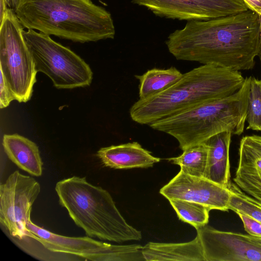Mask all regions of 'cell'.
<instances>
[{"instance_id": "obj_1", "label": "cell", "mask_w": 261, "mask_h": 261, "mask_svg": "<svg viewBox=\"0 0 261 261\" xmlns=\"http://www.w3.org/2000/svg\"><path fill=\"white\" fill-rule=\"evenodd\" d=\"M259 16L249 10L207 20L187 21L166 41L178 60L197 62L240 71L253 68L259 51Z\"/></svg>"}, {"instance_id": "obj_2", "label": "cell", "mask_w": 261, "mask_h": 261, "mask_svg": "<svg viewBox=\"0 0 261 261\" xmlns=\"http://www.w3.org/2000/svg\"><path fill=\"white\" fill-rule=\"evenodd\" d=\"M14 11L23 28L75 42L115 35L111 13L91 0H18Z\"/></svg>"}, {"instance_id": "obj_3", "label": "cell", "mask_w": 261, "mask_h": 261, "mask_svg": "<svg viewBox=\"0 0 261 261\" xmlns=\"http://www.w3.org/2000/svg\"><path fill=\"white\" fill-rule=\"evenodd\" d=\"M244 81L239 71L202 65L182 74L168 89L139 99L130 107L129 115L135 122L149 125L197 104L230 96Z\"/></svg>"}, {"instance_id": "obj_4", "label": "cell", "mask_w": 261, "mask_h": 261, "mask_svg": "<svg viewBox=\"0 0 261 261\" xmlns=\"http://www.w3.org/2000/svg\"><path fill=\"white\" fill-rule=\"evenodd\" d=\"M251 77L230 96L203 102L151 123L152 129L174 137L184 150L218 134L240 135L247 119Z\"/></svg>"}, {"instance_id": "obj_5", "label": "cell", "mask_w": 261, "mask_h": 261, "mask_svg": "<svg viewBox=\"0 0 261 261\" xmlns=\"http://www.w3.org/2000/svg\"><path fill=\"white\" fill-rule=\"evenodd\" d=\"M55 190L60 205L88 237L119 243L142 239L141 232L126 222L109 192L85 177L59 181Z\"/></svg>"}, {"instance_id": "obj_6", "label": "cell", "mask_w": 261, "mask_h": 261, "mask_svg": "<svg viewBox=\"0 0 261 261\" xmlns=\"http://www.w3.org/2000/svg\"><path fill=\"white\" fill-rule=\"evenodd\" d=\"M23 35L33 58L37 72L44 73L58 89L89 86L93 72L89 65L70 48L49 35L29 29Z\"/></svg>"}, {"instance_id": "obj_7", "label": "cell", "mask_w": 261, "mask_h": 261, "mask_svg": "<svg viewBox=\"0 0 261 261\" xmlns=\"http://www.w3.org/2000/svg\"><path fill=\"white\" fill-rule=\"evenodd\" d=\"M23 30L14 10L8 8L0 21V71L19 102L31 99L38 72Z\"/></svg>"}, {"instance_id": "obj_8", "label": "cell", "mask_w": 261, "mask_h": 261, "mask_svg": "<svg viewBox=\"0 0 261 261\" xmlns=\"http://www.w3.org/2000/svg\"><path fill=\"white\" fill-rule=\"evenodd\" d=\"M28 238L38 242L49 251L72 254L93 261H145L139 244L112 245L89 237H71L44 229L30 219L27 225Z\"/></svg>"}, {"instance_id": "obj_9", "label": "cell", "mask_w": 261, "mask_h": 261, "mask_svg": "<svg viewBox=\"0 0 261 261\" xmlns=\"http://www.w3.org/2000/svg\"><path fill=\"white\" fill-rule=\"evenodd\" d=\"M39 182L16 170L0 185V222L18 240L28 237L32 205L40 193Z\"/></svg>"}, {"instance_id": "obj_10", "label": "cell", "mask_w": 261, "mask_h": 261, "mask_svg": "<svg viewBox=\"0 0 261 261\" xmlns=\"http://www.w3.org/2000/svg\"><path fill=\"white\" fill-rule=\"evenodd\" d=\"M155 15L179 20H207L249 9L244 0H131Z\"/></svg>"}, {"instance_id": "obj_11", "label": "cell", "mask_w": 261, "mask_h": 261, "mask_svg": "<svg viewBox=\"0 0 261 261\" xmlns=\"http://www.w3.org/2000/svg\"><path fill=\"white\" fill-rule=\"evenodd\" d=\"M196 230L205 261H261V244L249 234L219 230L207 225Z\"/></svg>"}, {"instance_id": "obj_12", "label": "cell", "mask_w": 261, "mask_h": 261, "mask_svg": "<svg viewBox=\"0 0 261 261\" xmlns=\"http://www.w3.org/2000/svg\"><path fill=\"white\" fill-rule=\"evenodd\" d=\"M168 200H182L196 202L211 210L227 211L230 197L228 188L204 177L187 174L181 170L160 190Z\"/></svg>"}, {"instance_id": "obj_13", "label": "cell", "mask_w": 261, "mask_h": 261, "mask_svg": "<svg viewBox=\"0 0 261 261\" xmlns=\"http://www.w3.org/2000/svg\"><path fill=\"white\" fill-rule=\"evenodd\" d=\"M97 156L105 166L116 169L151 167L161 160L137 142L101 148Z\"/></svg>"}, {"instance_id": "obj_14", "label": "cell", "mask_w": 261, "mask_h": 261, "mask_svg": "<svg viewBox=\"0 0 261 261\" xmlns=\"http://www.w3.org/2000/svg\"><path fill=\"white\" fill-rule=\"evenodd\" d=\"M231 134L229 132H222L205 141L208 152L204 177L226 188L230 183L229 147Z\"/></svg>"}, {"instance_id": "obj_15", "label": "cell", "mask_w": 261, "mask_h": 261, "mask_svg": "<svg viewBox=\"0 0 261 261\" xmlns=\"http://www.w3.org/2000/svg\"><path fill=\"white\" fill-rule=\"evenodd\" d=\"M2 144L7 156L18 168L33 176L42 175L43 162L35 143L14 134L4 135Z\"/></svg>"}, {"instance_id": "obj_16", "label": "cell", "mask_w": 261, "mask_h": 261, "mask_svg": "<svg viewBox=\"0 0 261 261\" xmlns=\"http://www.w3.org/2000/svg\"><path fill=\"white\" fill-rule=\"evenodd\" d=\"M145 261H205L202 246L197 236L185 243H166L150 242L143 246Z\"/></svg>"}, {"instance_id": "obj_17", "label": "cell", "mask_w": 261, "mask_h": 261, "mask_svg": "<svg viewBox=\"0 0 261 261\" xmlns=\"http://www.w3.org/2000/svg\"><path fill=\"white\" fill-rule=\"evenodd\" d=\"M182 73L174 67L167 69L152 68L142 75H135L139 80V99L159 93L173 86Z\"/></svg>"}, {"instance_id": "obj_18", "label": "cell", "mask_w": 261, "mask_h": 261, "mask_svg": "<svg viewBox=\"0 0 261 261\" xmlns=\"http://www.w3.org/2000/svg\"><path fill=\"white\" fill-rule=\"evenodd\" d=\"M235 175L261 176V136H246L241 139Z\"/></svg>"}, {"instance_id": "obj_19", "label": "cell", "mask_w": 261, "mask_h": 261, "mask_svg": "<svg viewBox=\"0 0 261 261\" xmlns=\"http://www.w3.org/2000/svg\"><path fill=\"white\" fill-rule=\"evenodd\" d=\"M180 155L166 160L178 165L183 172L194 176L204 177L206 169L208 147L204 142L184 150Z\"/></svg>"}, {"instance_id": "obj_20", "label": "cell", "mask_w": 261, "mask_h": 261, "mask_svg": "<svg viewBox=\"0 0 261 261\" xmlns=\"http://www.w3.org/2000/svg\"><path fill=\"white\" fill-rule=\"evenodd\" d=\"M169 201L182 221L196 229L207 224L211 210L201 204L191 201L172 199Z\"/></svg>"}, {"instance_id": "obj_21", "label": "cell", "mask_w": 261, "mask_h": 261, "mask_svg": "<svg viewBox=\"0 0 261 261\" xmlns=\"http://www.w3.org/2000/svg\"><path fill=\"white\" fill-rule=\"evenodd\" d=\"M228 189L230 193L228 209L241 213L261 222V204L254 198L230 182Z\"/></svg>"}, {"instance_id": "obj_22", "label": "cell", "mask_w": 261, "mask_h": 261, "mask_svg": "<svg viewBox=\"0 0 261 261\" xmlns=\"http://www.w3.org/2000/svg\"><path fill=\"white\" fill-rule=\"evenodd\" d=\"M247 129L261 131V79L252 76L248 98Z\"/></svg>"}, {"instance_id": "obj_23", "label": "cell", "mask_w": 261, "mask_h": 261, "mask_svg": "<svg viewBox=\"0 0 261 261\" xmlns=\"http://www.w3.org/2000/svg\"><path fill=\"white\" fill-rule=\"evenodd\" d=\"M16 100L15 96L12 92L8 82L3 73L1 71L0 82V108L4 109L10 105V102Z\"/></svg>"}, {"instance_id": "obj_24", "label": "cell", "mask_w": 261, "mask_h": 261, "mask_svg": "<svg viewBox=\"0 0 261 261\" xmlns=\"http://www.w3.org/2000/svg\"><path fill=\"white\" fill-rule=\"evenodd\" d=\"M241 219L244 229L248 234L261 238V222L247 215L236 213Z\"/></svg>"}, {"instance_id": "obj_25", "label": "cell", "mask_w": 261, "mask_h": 261, "mask_svg": "<svg viewBox=\"0 0 261 261\" xmlns=\"http://www.w3.org/2000/svg\"><path fill=\"white\" fill-rule=\"evenodd\" d=\"M250 10L261 15V0H244Z\"/></svg>"}, {"instance_id": "obj_26", "label": "cell", "mask_w": 261, "mask_h": 261, "mask_svg": "<svg viewBox=\"0 0 261 261\" xmlns=\"http://www.w3.org/2000/svg\"><path fill=\"white\" fill-rule=\"evenodd\" d=\"M5 0H0V21L2 20L3 16L8 7Z\"/></svg>"}, {"instance_id": "obj_27", "label": "cell", "mask_w": 261, "mask_h": 261, "mask_svg": "<svg viewBox=\"0 0 261 261\" xmlns=\"http://www.w3.org/2000/svg\"><path fill=\"white\" fill-rule=\"evenodd\" d=\"M9 8L14 9L18 0H5Z\"/></svg>"}, {"instance_id": "obj_28", "label": "cell", "mask_w": 261, "mask_h": 261, "mask_svg": "<svg viewBox=\"0 0 261 261\" xmlns=\"http://www.w3.org/2000/svg\"><path fill=\"white\" fill-rule=\"evenodd\" d=\"M259 19L260 23V35H259V51L258 55L260 62H261V15H259Z\"/></svg>"}, {"instance_id": "obj_29", "label": "cell", "mask_w": 261, "mask_h": 261, "mask_svg": "<svg viewBox=\"0 0 261 261\" xmlns=\"http://www.w3.org/2000/svg\"><path fill=\"white\" fill-rule=\"evenodd\" d=\"M251 237L254 241H255V242H257L258 243L261 244V238L255 237H253V236H251Z\"/></svg>"}]
</instances>
